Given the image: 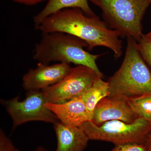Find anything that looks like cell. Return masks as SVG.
Returning <instances> with one entry per match:
<instances>
[{
    "instance_id": "6",
    "label": "cell",
    "mask_w": 151,
    "mask_h": 151,
    "mask_svg": "<svg viewBox=\"0 0 151 151\" xmlns=\"http://www.w3.org/2000/svg\"><path fill=\"white\" fill-rule=\"evenodd\" d=\"M12 121V129L27 122L40 121L53 124L60 122L57 116L48 109L45 104L47 101L42 90L27 91L26 97L20 101L16 97L8 100H1Z\"/></svg>"
},
{
    "instance_id": "3",
    "label": "cell",
    "mask_w": 151,
    "mask_h": 151,
    "mask_svg": "<svg viewBox=\"0 0 151 151\" xmlns=\"http://www.w3.org/2000/svg\"><path fill=\"white\" fill-rule=\"evenodd\" d=\"M110 97L129 100L151 94V72L137 47V41L127 38L123 63L107 81Z\"/></svg>"
},
{
    "instance_id": "12",
    "label": "cell",
    "mask_w": 151,
    "mask_h": 151,
    "mask_svg": "<svg viewBox=\"0 0 151 151\" xmlns=\"http://www.w3.org/2000/svg\"><path fill=\"white\" fill-rule=\"evenodd\" d=\"M89 0H48L44 8L33 17L34 24L36 29L47 17L64 9H80L88 16L95 15L89 6Z\"/></svg>"
},
{
    "instance_id": "1",
    "label": "cell",
    "mask_w": 151,
    "mask_h": 151,
    "mask_svg": "<svg viewBox=\"0 0 151 151\" xmlns=\"http://www.w3.org/2000/svg\"><path fill=\"white\" fill-rule=\"evenodd\" d=\"M42 33L61 32L84 41L88 50L103 46L111 49L115 57L122 54V41L119 33L111 29L96 15H87L80 9H64L46 18L37 28Z\"/></svg>"
},
{
    "instance_id": "14",
    "label": "cell",
    "mask_w": 151,
    "mask_h": 151,
    "mask_svg": "<svg viewBox=\"0 0 151 151\" xmlns=\"http://www.w3.org/2000/svg\"><path fill=\"white\" fill-rule=\"evenodd\" d=\"M128 102L139 118L151 122V94L132 98Z\"/></svg>"
},
{
    "instance_id": "7",
    "label": "cell",
    "mask_w": 151,
    "mask_h": 151,
    "mask_svg": "<svg viewBox=\"0 0 151 151\" xmlns=\"http://www.w3.org/2000/svg\"><path fill=\"white\" fill-rule=\"evenodd\" d=\"M103 76L87 66L77 65L59 82L41 90L47 103H63L80 96Z\"/></svg>"
},
{
    "instance_id": "21",
    "label": "cell",
    "mask_w": 151,
    "mask_h": 151,
    "mask_svg": "<svg viewBox=\"0 0 151 151\" xmlns=\"http://www.w3.org/2000/svg\"><path fill=\"white\" fill-rule=\"evenodd\" d=\"M146 35H147V36L148 37L151 38V31L150 32L148 33L147 34H146Z\"/></svg>"
},
{
    "instance_id": "5",
    "label": "cell",
    "mask_w": 151,
    "mask_h": 151,
    "mask_svg": "<svg viewBox=\"0 0 151 151\" xmlns=\"http://www.w3.org/2000/svg\"><path fill=\"white\" fill-rule=\"evenodd\" d=\"M80 128L89 140L106 141L115 145L127 143L145 145L151 131V122L139 118L132 123L112 120L97 126L90 121Z\"/></svg>"
},
{
    "instance_id": "13",
    "label": "cell",
    "mask_w": 151,
    "mask_h": 151,
    "mask_svg": "<svg viewBox=\"0 0 151 151\" xmlns=\"http://www.w3.org/2000/svg\"><path fill=\"white\" fill-rule=\"evenodd\" d=\"M110 94L108 82L103 81L102 78H100L79 96L85 104L87 112L92 119L94 109L98 103Z\"/></svg>"
},
{
    "instance_id": "17",
    "label": "cell",
    "mask_w": 151,
    "mask_h": 151,
    "mask_svg": "<svg viewBox=\"0 0 151 151\" xmlns=\"http://www.w3.org/2000/svg\"><path fill=\"white\" fill-rule=\"evenodd\" d=\"M0 151H19L1 129L0 131Z\"/></svg>"
},
{
    "instance_id": "11",
    "label": "cell",
    "mask_w": 151,
    "mask_h": 151,
    "mask_svg": "<svg viewBox=\"0 0 151 151\" xmlns=\"http://www.w3.org/2000/svg\"><path fill=\"white\" fill-rule=\"evenodd\" d=\"M54 125L57 147L55 151H84L89 138L80 127H71L58 122Z\"/></svg>"
},
{
    "instance_id": "19",
    "label": "cell",
    "mask_w": 151,
    "mask_h": 151,
    "mask_svg": "<svg viewBox=\"0 0 151 151\" xmlns=\"http://www.w3.org/2000/svg\"><path fill=\"white\" fill-rule=\"evenodd\" d=\"M145 145L146 148V151H151V131L148 136Z\"/></svg>"
},
{
    "instance_id": "4",
    "label": "cell",
    "mask_w": 151,
    "mask_h": 151,
    "mask_svg": "<svg viewBox=\"0 0 151 151\" xmlns=\"http://www.w3.org/2000/svg\"><path fill=\"white\" fill-rule=\"evenodd\" d=\"M102 11L108 27L122 37L139 41L142 36V21L151 0H89Z\"/></svg>"
},
{
    "instance_id": "20",
    "label": "cell",
    "mask_w": 151,
    "mask_h": 151,
    "mask_svg": "<svg viewBox=\"0 0 151 151\" xmlns=\"http://www.w3.org/2000/svg\"><path fill=\"white\" fill-rule=\"evenodd\" d=\"M49 151L47 150H46L45 148H44L42 147H39L37 148L34 151Z\"/></svg>"
},
{
    "instance_id": "16",
    "label": "cell",
    "mask_w": 151,
    "mask_h": 151,
    "mask_svg": "<svg viewBox=\"0 0 151 151\" xmlns=\"http://www.w3.org/2000/svg\"><path fill=\"white\" fill-rule=\"evenodd\" d=\"M111 151H146V148L144 144L127 143L115 145Z\"/></svg>"
},
{
    "instance_id": "18",
    "label": "cell",
    "mask_w": 151,
    "mask_h": 151,
    "mask_svg": "<svg viewBox=\"0 0 151 151\" xmlns=\"http://www.w3.org/2000/svg\"><path fill=\"white\" fill-rule=\"evenodd\" d=\"M14 1L27 6H32L47 0H13ZM48 1V0H47Z\"/></svg>"
},
{
    "instance_id": "10",
    "label": "cell",
    "mask_w": 151,
    "mask_h": 151,
    "mask_svg": "<svg viewBox=\"0 0 151 151\" xmlns=\"http://www.w3.org/2000/svg\"><path fill=\"white\" fill-rule=\"evenodd\" d=\"M45 106L64 125L80 127L86 122L92 121L80 96L63 103H47Z\"/></svg>"
},
{
    "instance_id": "9",
    "label": "cell",
    "mask_w": 151,
    "mask_h": 151,
    "mask_svg": "<svg viewBox=\"0 0 151 151\" xmlns=\"http://www.w3.org/2000/svg\"><path fill=\"white\" fill-rule=\"evenodd\" d=\"M138 119L128 100L108 96L101 100L95 107L91 122L100 126L112 120L132 123Z\"/></svg>"
},
{
    "instance_id": "2",
    "label": "cell",
    "mask_w": 151,
    "mask_h": 151,
    "mask_svg": "<svg viewBox=\"0 0 151 151\" xmlns=\"http://www.w3.org/2000/svg\"><path fill=\"white\" fill-rule=\"evenodd\" d=\"M85 47H88L87 43L74 35L61 32L42 33L36 44L33 58L44 64L58 62L84 65L103 75L96 63L102 54H91L84 50Z\"/></svg>"
},
{
    "instance_id": "15",
    "label": "cell",
    "mask_w": 151,
    "mask_h": 151,
    "mask_svg": "<svg viewBox=\"0 0 151 151\" xmlns=\"http://www.w3.org/2000/svg\"><path fill=\"white\" fill-rule=\"evenodd\" d=\"M137 47L143 59L151 68V38L143 34L137 42Z\"/></svg>"
},
{
    "instance_id": "8",
    "label": "cell",
    "mask_w": 151,
    "mask_h": 151,
    "mask_svg": "<svg viewBox=\"0 0 151 151\" xmlns=\"http://www.w3.org/2000/svg\"><path fill=\"white\" fill-rule=\"evenodd\" d=\"M70 64L58 63L49 65L38 63L35 68H31L22 78L25 90H42L59 82L70 72Z\"/></svg>"
}]
</instances>
